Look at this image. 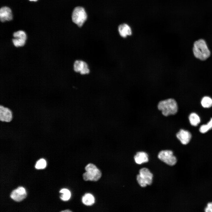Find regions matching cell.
Wrapping results in <instances>:
<instances>
[{"label": "cell", "instance_id": "obj_7", "mask_svg": "<svg viewBox=\"0 0 212 212\" xmlns=\"http://www.w3.org/2000/svg\"><path fill=\"white\" fill-rule=\"evenodd\" d=\"M73 68L74 72L84 75L89 74L90 69L87 63L82 60H77L74 62Z\"/></svg>", "mask_w": 212, "mask_h": 212}, {"label": "cell", "instance_id": "obj_21", "mask_svg": "<svg viewBox=\"0 0 212 212\" xmlns=\"http://www.w3.org/2000/svg\"><path fill=\"white\" fill-rule=\"evenodd\" d=\"M205 211L206 212H212V202L208 203L207 206L205 208Z\"/></svg>", "mask_w": 212, "mask_h": 212}, {"label": "cell", "instance_id": "obj_1", "mask_svg": "<svg viewBox=\"0 0 212 212\" xmlns=\"http://www.w3.org/2000/svg\"><path fill=\"white\" fill-rule=\"evenodd\" d=\"M71 18L73 24L78 27L81 28L87 21L88 15L85 7L78 5L75 6L72 10Z\"/></svg>", "mask_w": 212, "mask_h": 212}, {"label": "cell", "instance_id": "obj_19", "mask_svg": "<svg viewBox=\"0 0 212 212\" xmlns=\"http://www.w3.org/2000/svg\"><path fill=\"white\" fill-rule=\"evenodd\" d=\"M59 192L62 193L60 196V198L63 201H68L71 197V193L67 189H62L59 191Z\"/></svg>", "mask_w": 212, "mask_h": 212}, {"label": "cell", "instance_id": "obj_11", "mask_svg": "<svg viewBox=\"0 0 212 212\" xmlns=\"http://www.w3.org/2000/svg\"><path fill=\"white\" fill-rule=\"evenodd\" d=\"M26 193L25 188L22 187H19L13 190L10 195V197L14 201L19 202L25 198Z\"/></svg>", "mask_w": 212, "mask_h": 212}, {"label": "cell", "instance_id": "obj_14", "mask_svg": "<svg viewBox=\"0 0 212 212\" xmlns=\"http://www.w3.org/2000/svg\"><path fill=\"white\" fill-rule=\"evenodd\" d=\"M134 158L136 163L141 164L148 162V155L144 152H138L135 155Z\"/></svg>", "mask_w": 212, "mask_h": 212}, {"label": "cell", "instance_id": "obj_16", "mask_svg": "<svg viewBox=\"0 0 212 212\" xmlns=\"http://www.w3.org/2000/svg\"><path fill=\"white\" fill-rule=\"evenodd\" d=\"M190 124L194 126H197L201 122V119L199 115L196 113L192 112L188 117Z\"/></svg>", "mask_w": 212, "mask_h": 212}, {"label": "cell", "instance_id": "obj_15", "mask_svg": "<svg viewBox=\"0 0 212 212\" xmlns=\"http://www.w3.org/2000/svg\"><path fill=\"white\" fill-rule=\"evenodd\" d=\"M82 201L85 205L91 206L95 203V198L94 196L91 194L86 193L82 197Z\"/></svg>", "mask_w": 212, "mask_h": 212}, {"label": "cell", "instance_id": "obj_8", "mask_svg": "<svg viewBox=\"0 0 212 212\" xmlns=\"http://www.w3.org/2000/svg\"><path fill=\"white\" fill-rule=\"evenodd\" d=\"M13 36L14 38L13 39L12 42L15 46L21 47L25 44L26 35L24 31L22 30L17 31L14 33Z\"/></svg>", "mask_w": 212, "mask_h": 212}, {"label": "cell", "instance_id": "obj_2", "mask_svg": "<svg viewBox=\"0 0 212 212\" xmlns=\"http://www.w3.org/2000/svg\"><path fill=\"white\" fill-rule=\"evenodd\" d=\"M193 52L195 57L201 60H205L210 55V52L205 41L200 39L194 43Z\"/></svg>", "mask_w": 212, "mask_h": 212}, {"label": "cell", "instance_id": "obj_4", "mask_svg": "<svg viewBox=\"0 0 212 212\" xmlns=\"http://www.w3.org/2000/svg\"><path fill=\"white\" fill-rule=\"evenodd\" d=\"M86 172L83 174V178L85 181H96L102 176V173L94 164L90 163L85 167Z\"/></svg>", "mask_w": 212, "mask_h": 212}, {"label": "cell", "instance_id": "obj_10", "mask_svg": "<svg viewBox=\"0 0 212 212\" xmlns=\"http://www.w3.org/2000/svg\"><path fill=\"white\" fill-rule=\"evenodd\" d=\"M117 29L119 35L123 38H126L130 36L132 33L131 27L126 23H123L119 24L117 26Z\"/></svg>", "mask_w": 212, "mask_h": 212}, {"label": "cell", "instance_id": "obj_3", "mask_svg": "<svg viewBox=\"0 0 212 212\" xmlns=\"http://www.w3.org/2000/svg\"><path fill=\"white\" fill-rule=\"evenodd\" d=\"M158 109L165 116L174 115L178 111V105L175 100L169 98L160 101L158 105Z\"/></svg>", "mask_w": 212, "mask_h": 212}, {"label": "cell", "instance_id": "obj_23", "mask_svg": "<svg viewBox=\"0 0 212 212\" xmlns=\"http://www.w3.org/2000/svg\"><path fill=\"white\" fill-rule=\"evenodd\" d=\"M29 0L30 1H37L38 0Z\"/></svg>", "mask_w": 212, "mask_h": 212}, {"label": "cell", "instance_id": "obj_12", "mask_svg": "<svg viewBox=\"0 0 212 212\" xmlns=\"http://www.w3.org/2000/svg\"><path fill=\"white\" fill-rule=\"evenodd\" d=\"M176 136L182 144L186 145L190 142L192 135L188 130L181 129L177 133Z\"/></svg>", "mask_w": 212, "mask_h": 212}, {"label": "cell", "instance_id": "obj_22", "mask_svg": "<svg viewBox=\"0 0 212 212\" xmlns=\"http://www.w3.org/2000/svg\"><path fill=\"white\" fill-rule=\"evenodd\" d=\"M61 212H72V211L70 210H66L64 211H61Z\"/></svg>", "mask_w": 212, "mask_h": 212}, {"label": "cell", "instance_id": "obj_9", "mask_svg": "<svg viewBox=\"0 0 212 212\" xmlns=\"http://www.w3.org/2000/svg\"><path fill=\"white\" fill-rule=\"evenodd\" d=\"M13 119L12 111L8 107L3 105L0 106V120L2 122H9Z\"/></svg>", "mask_w": 212, "mask_h": 212}, {"label": "cell", "instance_id": "obj_13", "mask_svg": "<svg viewBox=\"0 0 212 212\" xmlns=\"http://www.w3.org/2000/svg\"><path fill=\"white\" fill-rule=\"evenodd\" d=\"M13 15L11 9L9 7L4 6L0 10V19L2 22L9 21L12 19Z\"/></svg>", "mask_w": 212, "mask_h": 212}, {"label": "cell", "instance_id": "obj_17", "mask_svg": "<svg viewBox=\"0 0 212 212\" xmlns=\"http://www.w3.org/2000/svg\"><path fill=\"white\" fill-rule=\"evenodd\" d=\"M201 104L204 108H210L212 106V99L209 96H204L201 100Z\"/></svg>", "mask_w": 212, "mask_h": 212}, {"label": "cell", "instance_id": "obj_20", "mask_svg": "<svg viewBox=\"0 0 212 212\" xmlns=\"http://www.w3.org/2000/svg\"><path fill=\"white\" fill-rule=\"evenodd\" d=\"M46 166V162L44 159H41L38 160L36 164L35 167L37 169H44Z\"/></svg>", "mask_w": 212, "mask_h": 212}, {"label": "cell", "instance_id": "obj_6", "mask_svg": "<svg viewBox=\"0 0 212 212\" xmlns=\"http://www.w3.org/2000/svg\"><path fill=\"white\" fill-rule=\"evenodd\" d=\"M158 157L161 161L170 166L174 165L177 161L176 157L173 155V152L171 150L161 151L158 155Z\"/></svg>", "mask_w": 212, "mask_h": 212}, {"label": "cell", "instance_id": "obj_18", "mask_svg": "<svg viewBox=\"0 0 212 212\" xmlns=\"http://www.w3.org/2000/svg\"><path fill=\"white\" fill-rule=\"evenodd\" d=\"M212 129V118L206 124L202 125L200 127L199 130L202 133H204Z\"/></svg>", "mask_w": 212, "mask_h": 212}, {"label": "cell", "instance_id": "obj_5", "mask_svg": "<svg viewBox=\"0 0 212 212\" xmlns=\"http://www.w3.org/2000/svg\"><path fill=\"white\" fill-rule=\"evenodd\" d=\"M153 175L148 169L146 168H141L139 174L137 176V180L139 185L142 187L150 185L152 183Z\"/></svg>", "mask_w": 212, "mask_h": 212}]
</instances>
